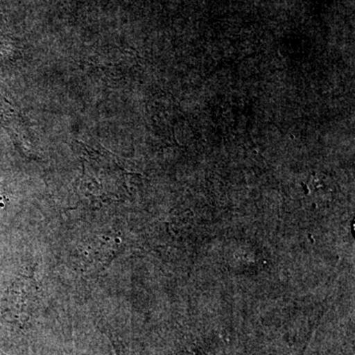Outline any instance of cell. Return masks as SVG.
Returning a JSON list of instances; mask_svg holds the SVG:
<instances>
[{"label":"cell","mask_w":355,"mask_h":355,"mask_svg":"<svg viewBox=\"0 0 355 355\" xmlns=\"http://www.w3.org/2000/svg\"><path fill=\"white\" fill-rule=\"evenodd\" d=\"M114 164L113 160L97 157L96 153H89L86 163L83 165L81 177V193L91 202H103L119 198L114 193Z\"/></svg>","instance_id":"obj_1"},{"label":"cell","mask_w":355,"mask_h":355,"mask_svg":"<svg viewBox=\"0 0 355 355\" xmlns=\"http://www.w3.org/2000/svg\"><path fill=\"white\" fill-rule=\"evenodd\" d=\"M2 205H3V203H2V196L1 193H0V209H1Z\"/></svg>","instance_id":"obj_2"}]
</instances>
